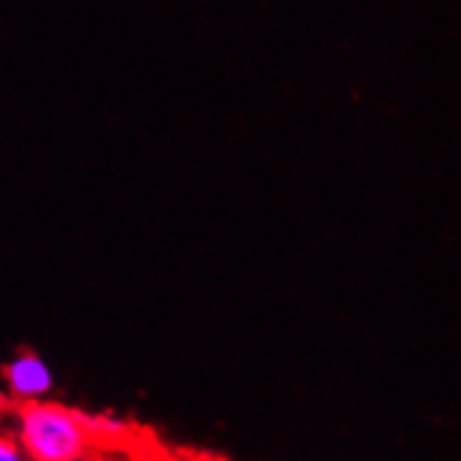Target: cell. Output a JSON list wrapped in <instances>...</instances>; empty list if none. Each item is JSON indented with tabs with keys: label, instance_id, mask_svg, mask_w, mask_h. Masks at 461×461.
Segmentation results:
<instances>
[{
	"label": "cell",
	"instance_id": "1",
	"mask_svg": "<svg viewBox=\"0 0 461 461\" xmlns=\"http://www.w3.org/2000/svg\"><path fill=\"white\" fill-rule=\"evenodd\" d=\"M4 422L29 461H68L98 450L90 414L53 397L12 405Z\"/></svg>",
	"mask_w": 461,
	"mask_h": 461
},
{
	"label": "cell",
	"instance_id": "2",
	"mask_svg": "<svg viewBox=\"0 0 461 461\" xmlns=\"http://www.w3.org/2000/svg\"><path fill=\"white\" fill-rule=\"evenodd\" d=\"M0 392L12 405L50 400L57 392V372L34 349H20L0 369Z\"/></svg>",
	"mask_w": 461,
	"mask_h": 461
},
{
	"label": "cell",
	"instance_id": "3",
	"mask_svg": "<svg viewBox=\"0 0 461 461\" xmlns=\"http://www.w3.org/2000/svg\"><path fill=\"white\" fill-rule=\"evenodd\" d=\"M90 420H93V433H95L98 447L106 442H123L131 433V425L115 414H90Z\"/></svg>",
	"mask_w": 461,
	"mask_h": 461
},
{
	"label": "cell",
	"instance_id": "4",
	"mask_svg": "<svg viewBox=\"0 0 461 461\" xmlns=\"http://www.w3.org/2000/svg\"><path fill=\"white\" fill-rule=\"evenodd\" d=\"M0 461H29V456L23 453L20 442L14 439V433L6 428L4 420H0Z\"/></svg>",
	"mask_w": 461,
	"mask_h": 461
},
{
	"label": "cell",
	"instance_id": "5",
	"mask_svg": "<svg viewBox=\"0 0 461 461\" xmlns=\"http://www.w3.org/2000/svg\"><path fill=\"white\" fill-rule=\"evenodd\" d=\"M68 461H101V456H98V450H93V453H85V456H76V458H68Z\"/></svg>",
	"mask_w": 461,
	"mask_h": 461
},
{
	"label": "cell",
	"instance_id": "6",
	"mask_svg": "<svg viewBox=\"0 0 461 461\" xmlns=\"http://www.w3.org/2000/svg\"><path fill=\"white\" fill-rule=\"evenodd\" d=\"M4 400H6V397H4V392H0V409H4Z\"/></svg>",
	"mask_w": 461,
	"mask_h": 461
}]
</instances>
